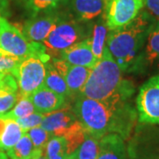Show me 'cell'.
<instances>
[{
    "instance_id": "1",
    "label": "cell",
    "mask_w": 159,
    "mask_h": 159,
    "mask_svg": "<svg viewBox=\"0 0 159 159\" xmlns=\"http://www.w3.org/2000/svg\"><path fill=\"white\" fill-rule=\"evenodd\" d=\"M134 93H119L104 100L80 96L74 112L86 133L97 139L117 134L129 140L136 126V109L130 100Z\"/></svg>"
},
{
    "instance_id": "2",
    "label": "cell",
    "mask_w": 159,
    "mask_h": 159,
    "mask_svg": "<svg viewBox=\"0 0 159 159\" xmlns=\"http://www.w3.org/2000/svg\"><path fill=\"white\" fill-rule=\"evenodd\" d=\"M148 11H141L126 26L110 30L106 45L122 73L134 72L148 34L157 23Z\"/></svg>"
},
{
    "instance_id": "3",
    "label": "cell",
    "mask_w": 159,
    "mask_h": 159,
    "mask_svg": "<svg viewBox=\"0 0 159 159\" xmlns=\"http://www.w3.org/2000/svg\"><path fill=\"white\" fill-rule=\"evenodd\" d=\"M121 74L122 71L106 46L101 59L91 70L80 96L104 100L119 93H134L133 82L123 79Z\"/></svg>"
},
{
    "instance_id": "4",
    "label": "cell",
    "mask_w": 159,
    "mask_h": 159,
    "mask_svg": "<svg viewBox=\"0 0 159 159\" xmlns=\"http://www.w3.org/2000/svg\"><path fill=\"white\" fill-rule=\"evenodd\" d=\"M0 54L26 59L38 57L49 62L51 57L46 53L42 43L30 42L17 27L11 25L4 17H0Z\"/></svg>"
},
{
    "instance_id": "5",
    "label": "cell",
    "mask_w": 159,
    "mask_h": 159,
    "mask_svg": "<svg viewBox=\"0 0 159 159\" xmlns=\"http://www.w3.org/2000/svg\"><path fill=\"white\" fill-rule=\"evenodd\" d=\"M85 35V30L80 22L61 14L55 27L42 43L50 57H59L63 51L82 41Z\"/></svg>"
},
{
    "instance_id": "6",
    "label": "cell",
    "mask_w": 159,
    "mask_h": 159,
    "mask_svg": "<svg viewBox=\"0 0 159 159\" xmlns=\"http://www.w3.org/2000/svg\"><path fill=\"white\" fill-rule=\"evenodd\" d=\"M126 146L129 159H159V126L139 123Z\"/></svg>"
},
{
    "instance_id": "7",
    "label": "cell",
    "mask_w": 159,
    "mask_h": 159,
    "mask_svg": "<svg viewBox=\"0 0 159 159\" xmlns=\"http://www.w3.org/2000/svg\"><path fill=\"white\" fill-rule=\"evenodd\" d=\"M135 104L139 123L159 125V74L142 84Z\"/></svg>"
},
{
    "instance_id": "8",
    "label": "cell",
    "mask_w": 159,
    "mask_h": 159,
    "mask_svg": "<svg viewBox=\"0 0 159 159\" xmlns=\"http://www.w3.org/2000/svg\"><path fill=\"white\" fill-rule=\"evenodd\" d=\"M46 63L38 57H28L21 61L15 76L20 89V97H29L44 86Z\"/></svg>"
},
{
    "instance_id": "9",
    "label": "cell",
    "mask_w": 159,
    "mask_h": 159,
    "mask_svg": "<svg viewBox=\"0 0 159 159\" xmlns=\"http://www.w3.org/2000/svg\"><path fill=\"white\" fill-rule=\"evenodd\" d=\"M144 6V0H106L104 20L109 30L120 29L132 22Z\"/></svg>"
},
{
    "instance_id": "10",
    "label": "cell",
    "mask_w": 159,
    "mask_h": 159,
    "mask_svg": "<svg viewBox=\"0 0 159 159\" xmlns=\"http://www.w3.org/2000/svg\"><path fill=\"white\" fill-rule=\"evenodd\" d=\"M61 13L51 11L43 16H34L27 20L22 29L23 34L30 42L43 43L59 20Z\"/></svg>"
},
{
    "instance_id": "11",
    "label": "cell",
    "mask_w": 159,
    "mask_h": 159,
    "mask_svg": "<svg viewBox=\"0 0 159 159\" xmlns=\"http://www.w3.org/2000/svg\"><path fill=\"white\" fill-rule=\"evenodd\" d=\"M106 0H66L70 16L78 22L91 21L104 14Z\"/></svg>"
},
{
    "instance_id": "12",
    "label": "cell",
    "mask_w": 159,
    "mask_h": 159,
    "mask_svg": "<svg viewBox=\"0 0 159 159\" xmlns=\"http://www.w3.org/2000/svg\"><path fill=\"white\" fill-rule=\"evenodd\" d=\"M59 57L72 66H84L91 69L99 61L93 54L89 35L87 39L82 40L63 51Z\"/></svg>"
},
{
    "instance_id": "13",
    "label": "cell",
    "mask_w": 159,
    "mask_h": 159,
    "mask_svg": "<svg viewBox=\"0 0 159 159\" xmlns=\"http://www.w3.org/2000/svg\"><path fill=\"white\" fill-rule=\"evenodd\" d=\"M77 121L73 109H60L45 114L41 126L53 136H64L68 129Z\"/></svg>"
},
{
    "instance_id": "14",
    "label": "cell",
    "mask_w": 159,
    "mask_h": 159,
    "mask_svg": "<svg viewBox=\"0 0 159 159\" xmlns=\"http://www.w3.org/2000/svg\"><path fill=\"white\" fill-rule=\"evenodd\" d=\"M153 67H159V20L148 34L134 72H145Z\"/></svg>"
},
{
    "instance_id": "15",
    "label": "cell",
    "mask_w": 159,
    "mask_h": 159,
    "mask_svg": "<svg viewBox=\"0 0 159 159\" xmlns=\"http://www.w3.org/2000/svg\"><path fill=\"white\" fill-rule=\"evenodd\" d=\"M34 104L35 111L43 114H49L58 111L66 104V97L50 90L45 86L41 87L29 96Z\"/></svg>"
},
{
    "instance_id": "16",
    "label": "cell",
    "mask_w": 159,
    "mask_h": 159,
    "mask_svg": "<svg viewBox=\"0 0 159 159\" xmlns=\"http://www.w3.org/2000/svg\"><path fill=\"white\" fill-rule=\"evenodd\" d=\"M97 159H129L125 140L117 134H109L99 140Z\"/></svg>"
},
{
    "instance_id": "17",
    "label": "cell",
    "mask_w": 159,
    "mask_h": 159,
    "mask_svg": "<svg viewBox=\"0 0 159 159\" xmlns=\"http://www.w3.org/2000/svg\"><path fill=\"white\" fill-rule=\"evenodd\" d=\"M109 29L106 26V22L103 17L101 16L100 19L97 20L93 26L91 35H89L91 40V48L93 54L97 57L98 60L101 59L103 54V51L106 48L105 43L107 40Z\"/></svg>"
},
{
    "instance_id": "18",
    "label": "cell",
    "mask_w": 159,
    "mask_h": 159,
    "mask_svg": "<svg viewBox=\"0 0 159 159\" xmlns=\"http://www.w3.org/2000/svg\"><path fill=\"white\" fill-rule=\"evenodd\" d=\"M91 68L79 66H70L66 73L64 76L66 84L71 94L80 93L83 87L85 86L87 80L91 73Z\"/></svg>"
},
{
    "instance_id": "19",
    "label": "cell",
    "mask_w": 159,
    "mask_h": 159,
    "mask_svg": "<svg viewBox=\"0 0 159 159\" xmlns=\"http://www.w3.org/2000/svg\"><path fill=\"white\" fill-rule=\"evenodd\" d=\"M44 86L50 90L64 97H70L72 95L64 77L57 72V69L53 66V65L50 63V61L46 63Z\"/></svg>"
},
{
    "instance_id": "20",
    "label": "cell",
    "mask_w": 159,
    "mask_h": 159,
    "mask_svg": "<svg viewBox=\"0 0 159 159\" xmlns=\"http://www.w3.org/2000/svg\"><path fill=\"white\" fill-rule=\"evenodd\" d=\"M99 151V139L86 133L83 142L67 159H97Z\"/></svg>"
},
{
    "instance_id": "21",
    "label": "cell",
    "mask_w": 159,
    "mask_h": 159,
    "mask_svg": "<svg viewBox=\"0 0 159 159\" xmlns=\"http://www.w3.org/2000/svg\"><path fill=\"white\" fill-rule=\"evenodd\" d=\"M6 151L10 159H32L34 147L29 134L25 133L20 141Z\"/></svg>"
},
{
    "instance_id": "22",
    "label": "cell",
    "mask_w": 159,
    "mask_h": 159,
    "mask_svg": "<svg viewBox=\"0 0 159 159\" xmlns=\"http://www.w3.org/2000/svg\"><path fill=\"white\" fill-rule=\"evenodd\" d=\"M24 134L25 132L21 129L16 120L7 119L6 129L1 138V149L8 150L12 148Z\"/></svg>"
},
{
    "instance_id": "23",
    "label": "cell",
    "mask_w": 159,
    "mask_h": 159,
    "mask_svg": "<svg viewBox=\"0 0 159 159\" xmlns=\"http://www.w3.org/2000/svg\"><path fill=\"white\" fill-rule=\"evenodd\" d=\"M45 154L48 159H67V147L66 139L63 136H53L45 147Z\"/></svg>"
},
{
    "instance_id": "24",
    "label": "cell",
    "mask_w": 159,
    "mask_h": 159,
    "mask_svg": "<svg viewBox=\"0 0 159 159\" xmlns=\"http://www.w3.org/2000/svg\"><path fill=\"white\" fill-rule=\"evenodd\" d=\"M34 112H35V109L32 101L30 100L29 97H20L19 102L15 104L11 111L5 114L2 118L17 120L19 119L28 117Z\"/></svg>"
},
{
    "instance_id": "25",
    "label": "cell",
    "mask_w": 159,
    "mask_h": 159,
    "mask_svg": "<svg viewBox=\"0 0 159 159\" xmlns=\"http://www.w3.org/2000/svg\"><path fill=\"white\" fill-rule=\"evenodd\" d=\"M65 2L66 0H27L26 6L32 17H34L41 12L54 11Z\"/></svg>"
},
{
    "instance_id": "26",
    "label": "cell",
    "mask_w": 159,
    "mask_h": 159,
    "mask_svg": "<svg viewBox=\"0 0 159 159\" xmlns=\"http://www.w3.org/2000/svg\"><path fill=\"white\" fill-rule=\"evenodd\" d=\"M27 134L30 137L35 149L45 148L47 143L52 137L51 134L47 132L45 129H43L41 125L29 129L27 132Z\"/></svg>"
},
{
    "instance_id": "27",
    "label": "cell",
    "mask_w": 159,
    "mask_h": 159,
    "mask_svg": "<svg viewBox=\"0 0 159 159\" xmlns=\"http://www.w3.org/2000/svg\"><path fill=\"white\" fill-rule=\"evenodd\" d=\"M22 59L13 56L0 55V72L9 73L15 77L17 74L18 67Z\"/></svg>"
},
{
    "instance_id": "28",
    "label": "cell",
    "mask_w": 159,
    "mask_h": 159,
    "mask_svg": "<svg viewBox=\"0 0 159 159\" xmlns=\"http://www.w3.org/2000/svg\"><path fill=\"white\" fill-rule=\"evenodd\" d=\"M45 114L40 113L35 111L34 113L30 114L28 117H25L22 119H17V123L20 125V126L21 127L25 133H27L29 129L35 127V126H38L41 125L42 122H43V119L44 118Z\"/></svg>"
},
{
    "instance_id": "29",
    "label": "cell",
    "mask_w": 159,
    "mask_h": 159,
    "mask_svg": "<svg viewBox=\"0 0 159 159\" xmlns=\"http://www.w3.org/2000/svg\"><path fill=\"white\" fill-rule=\"evenodd\" d=\"M20 96L16 93H5L0 92V117L9 112V111L17 103Z\"/></svg>"
},
{
    "instance_id": "30",
    "label": "cell",
    "mask_w": 159,
    "mask_h": 159,
    "mask_svg": "<svg viewBox=\"0 0 159 159\" xmlns=\"http://www.w3.org/2000/svg\"><path fill=\"white\" fill-rule=\"evenodd\" d=\"M18 82L16 78L9 73L0 72V92L16 93Z\"/></svg>"
},
{
    "instance_id": "31",
    "label": "cell",
    "mask_w": 159,
    "mask_h": 159,
    "mask_svg": "<svg viewBox=\"0 0 159 159\" xmlns=\"http://www.w3.org/2000/svg\"><path fill=\"white\" fill-rule=\"evenodd\" d=\"M144 6L150 14L159 19V0H144Z\"/></svg>"
},
{
    "instance_id": "32",
    "label": "cell",
    "mask_w": 159,
    "mask_h": 159,
    "mask_svg": "<svg viewBox=\"0 0 159 159\" xmlns=\"http://www.w3.org/2000/svg\"><path fill=\"white\" fill-rule=\"evenodd\" d=\"M6 123H7V119L0 117V149H1V138L3 136V134L6 129Z\"/></svg>"
},
{
    "instance_id": "33",
    "label": "cell",
    "mask_w": 159,
    "mask_h": 159,
    "mask_svg": "<svg viewBox=\"0 0 159 159\" xmlns=\"http://www.w3.org/2000/svg\"><path fill=\"white\" fill-rule=\"evenodd\" d=\"M8 6V0H0V10H4Z\"/></svg>"
},
{
    "instance_id": "34",
    "label": "cell",
    "mask_w": 159,
    "mask_h": 159,
    "mask_svg": "<svg viewBox=\"0 0 159 159\" xmlns=\"http://www.w3.org/2000/svg\"><path fill=\"white\" fill-rule=\"evenodd\" d=\"M0 159H9L8 158L7 154L4 153V152L2 151V149H0Z\"/></svg>"
},
{
    "instance_id": "35",
    "label": "cell",
    "mask_w": 159,
    "mask_h": 159,
    "mask_svg": "<svg viewBox=\"0 0 159 159\" xmlns=\"http://www.w3.org/2000/svg\"><path fill=\"white\" fill-rule=\"evenodd\" d=\"M33 159H48V157H47V156H46V154H43V155H41V156H39V157H34V158Z\"/></svg>"
},
{
    "instance_id": "36",
    "label": "cell",
    "mask_w": 159,
    "mask_h": 159,
    "mask_svg": "<svg viewBox=\"0 0 159 159\" xmlns=\"http://www.w3.org/2000/svg\"><path fill=\"white\" fill-rule=\"evenodd\" d=\"M0 17H1V15H0Z\"/></svg>"
},
{
    "instance_id": "37",
    "label": "cell",
    "mask_w": 159,
    "mask_h": 159,
    "mask_svg": "<svg viewBox=\"0 0 159 159\" xmlns=\"http://www.w3.org/2000/svg\"><path fill=\"white\" fill-rule=\"evenodd\" d=\"M0 55H1V54H0Z\"/></svg>"
}]
</instances>
